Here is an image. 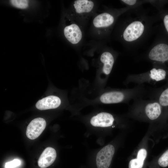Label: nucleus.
I'll list each match as a JSON object with an SVG mask.
<instances>
[{
  "mask_svg": "<svg viewBox=\"0 0 168 168\" xmlns=\"http://www.w3.org/2000/svg\"><path fill=\"white\" fill-rule=\"evenodd\" d=\"M120 17L115 26L114 36L130 52L136 50L156 31L154 25L160 20L158 13L149 14L142 6L129 10Z\"/></svg>",
  "mask_w": 168,
  "mask_h": 168,
  "instance_id": "obj_1",
  "label": "nucleus"
},
{
  "mask_svg": "<svg viewBox=\"0 0 168 168\" xmlns=\"http://www.w3.org/2000/svg\"><path fill=\"white\" fill-rule=\"evenodd\" d=\"M122 119L114 114L102 111L95 114L85 121L86 127L85 136L94 135L97 143L102 146L105 143V138L114 128H119L122 125Z\"/></svg>",
  "mask_w": 168,
  "mask_h": 168,
  "instance_id": "obj_2",
  "label": "nucleus"
},
{
  "mask_svg": "<svg viewBox=\"0 0 168 168\" xmlns=\"http://www.w3.org/2000/svg\"><path fill=\"white\" fill-rule=\"evenodd\" d=\"M128 115L141 121L159 122L162 124L165 123L163 108L158 102L154 99L144 100L138 98L133 100Z\"/></svg>",
  "mask_w": 168,
  "mask_h": 168,
  "instance_id": "obj_3",
  "label": "nucleus"
},
{
  "mask_svg": "<svg viewBox=\"0 0 168 168\" xmlns=\"http://www.w3.org/2000/svg\"><path fill=\"white\" fill-rule=\"evenodd\" d=\"M152 44L140 58L152 64L159 63L168 66V35L161 24L157 27Z\"/></svg>",
  "mask_w": 168,
  "mask_h": 168,
  "instance_id": "obj_4",
  "label": "nucleus"
},
{
  "mask_svg": "<svg viewBox=\"0 0 168 168\" xmlns=\"http://www.w3.org/2000/svg\"><path fill=\"white\" fill-rule=\"evenodd\" d=\"M132 7H125L119 9L110 8L95 16L92 26L98 35L108 37L119 17Z\"/></svg>",
  "mask_w": 168,
  "mask_h": 168,
  "instance_id": "obj_5",
  "label": "nucleus"
},
{
  "mask_svg": "<svg viewBox=\"0 0 168 168\" xmlns=\"http://www.w3.org/2000/svg\"><path fill=\"white\" fill-rule=\"evenodd\" d=\"M150 70L142 73L129 74L125 81V84L130 83L138 85L147 83L154 85L160 82H168V66L159 63H152Z\"/></svg>",
  "mask_w": 168,
  "mask_h": 168,
  "instance_id": "obj_6",
  "label": "nucleus"
},
{
  "mask_svg": "<svg viewBox=\"0 0 168 168\" xmlns=\"http://www.w3.org/2000/svg\"><path fill=\"white\" fill-rule=\"evenodd\" d=\"M118 142L115 140L89 153V157L92 160L96 168H110L118 148Z\"/></svg>",
  "mask_w": 168,
  "mask_h": 168,
  "instance_id": "obj_7",
  "label": "nucleus"
},
{
  "mask_svg": "<svg viewBox=\"0 0 168 168\" xmlns=\"http://www.w3.org/2000/svg\"><path fill=\"white\" fill-rule=\"evenodd\" d=\"M147 95L150 99L157 100L161 106L166 122L168 119V82L162 86L148 89Z\"/></svg>",
  "mask_w": 168,
  "mask_h": 168,
  "instance_id": "obj_8",
  "label": "nucleus"
},
{
  "mask_svg": "<svg viewBox=\"0 0 168 168\" xmlns=\"http://www.w3.org/2000/svg\"><path fill=\"white\" fill-rule=\"evenodd\" d=\"M46 126V122L41 118L32 120L28 125L26 131L27 137L30 139L37 138L42 133Z\"/></svg>",
  "mask_w": 168,
  "mask_h": 168,
  "instance_id": "obj_9",
  "label": "nucleus"
},
{
  "mask_svg": "<svg viewBox=\"0 0 168 168\" xmlns=\"http://www.w3.org/2000/svg\"><path fill=\"white\" fill-rule=\"evenodd\" d=\"M74 12L78 17H84L91 14L95 8V3L89 0H77L73 4Z\"/></svg>",
  "mask_w": 168,
  "mask_h": 168,
  "instance_id": "obj_10",
  "label": "nucleus"
},
{
  "mask_svg": "<svg viewBox=\"0 0 168 168\" xmlns=\"http://www.w3.org/2000/svg\"><path fill=\"white\" fill-rule=\"evenodd\" d=\"M63 33L67 40L73 44H78L82 40V31L76 23H73L66 26L64 29Z\"/></svg>",
  "mask_w": 168,
  "mask_h": 168,
  "instance_id": "obj_11",
  "label": "nucleus"
},
{
  "mask_svg": "<svg viewBox=\"0 0 168 168\" xmlns=\"http://www.w3.org/2000/svg\"><path fill=\"white\" fill-rule=\"evenodd\" d=\"M117 53L111 49L108 48L102 53L100 61L103 64L102 71L106 75L110 73L114 63Z\"/></svg>",
  "mask_w": 168,
  "mask_h": 168,
  "instance_id": "obj_12",
  "label": "nucleus"
},
{
  "mask_svg": "<svg viewBox=\"0 0 168 168\" xmlns=\"http://www.w3.org/2000/svg\"><path fill=\"white\" fill-rule=\"evenodd\" d=\"M57 157V152L54 148L48 147L40 155L38 161V165L41 168H46L51 165Z\"/></svg>",
  "mask_w": 168,
  "mask_h": 168,
  "instance_id": "obj_13",
  "label": "nucleus"
},
{
  "mask_svg": "<svg viewBox=\"0 0 168 168\" xmlns=\"http://www.w3.org/2000/svg\"><path fill=\"white\" fill-rule=\"evenodd\" d=\"M61 101L57 96H50L39 100L36 103V108L40 110L57 108L60 105Z\"/></svg>",
  "mask_w": 168,
  "mask_h": 168,
  "instance_id": "obj_14",
  "label": "nucleus"
},
{
  "mask_svg": "<svg viewBox=\"0 0 168 168\" xmlns=\"http://www.w3.org/2000/svg\"><path fill=\"white\" fill-rule=\"evenodd\" d=\"M147 155V151L144 148H141L138 151L137 157L129 162L128 168H142Z\"/></svg>",
  "mask_w": 168,
  "mask_h": 168,
  "instance_id": "obj_15",
  "label": "nucleus"
},
{
  "mask_svg": "<svg viewBox=\"0 0 168 168\" xmlns=\"http://www.w3.org/2000/svg\"><path fill=\"white\" fill-rule=\"evenodd\" d=\"M160 20L165 30L168 35V9H163L158 11Z\"/></svg>",
  "mask_w": 168,
  "mask_h": 168,
  "instance_id": "obj_16",
  "label": "nucleus"
},
{
  "mask_svg": "<svg viewBox=\"0 0 168 168\" xmlns=\"http://www.w3.org/2000/svg\"><path fill=\"white\" fill-rule=\"evenodd\" d=\"M120 2L126 7L136 8L146 3L145 0H121Z\"/></svg>",
  "mask_w": 168,
  "mask_h": 168,
  "instance_id": "obj_17",
  "label": "nucleus"
},
{
  "mask_svg": "<svg viewBox=\"0 0 168 168\" xmlns=\"http://www.w3.org/2000/svg\"><path fill=\"white\" fill-rule=\"evenodd\" d=\"M145 1L146 3L150 4L158 11L163 9L165 5L168 3V0H145Z\"/></svg>",
  "mask_w": 168,
  "mask_h": 168,
  "instance_id": "obj_18",
  "label": "nucleus"
},
{
  "mask_svg": "<svg viewBox=\"0 0 168 168\" xmlns=\"http://www.w3.org/2000/svg\"><path fill=\"white\" fill-rule=\"evenodd\" d=\"M158 163L160 166L162 167L168 166V148L159 157L158 160Z\"/></svg>",
  "mask_w": 168,
  "mask_h": 168,
  "instance_id": "obj_19",
  "label": "nucleus"
},
{
  "mask_svg": "<svg viewBox=\"0 0 168 168\" xmlns=\"http://www.w3.org/2000/svg\"><path fill=\"white\" fill-rule=\"evenodd\" d=\"M11 4L14 7L20 9H25L28 6V1L26 0H10Z\"/></svg>",
  "mask_w": 168,
  "mask_h": 168,
  "instance_id": "obj_20",
  "label": "nucleus"
},
{
  "mask_svg": "<svg viewBox=\"0 0 168 168\" xmlns=\"http://www.w3.org/2000/svg\"><path fill=\"white\" fill-rule=\"evenodd\" d=\"M21 163V161L18 159H15L12 161L6 163L5 168H14L19 166Z\"/></svg>",
  "mask_w": 168,
  "mask_h": 168,
  "instance_id": "obj_21",
  "label": "nucleus"
}]
</instances>
